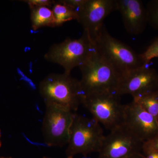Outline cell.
I'll return each mask as SVG.
<instances>
[{"mask_svg": "<svg viewBox=\"0 0 158 158\" xmlns=\"http://www.w3.org/2000/svg\"><path fill=\"white\" fill-rule=\"evenodd\" d=\"M39 91L45 106L54 105L76 113L85 94L80 80L64 73H51L40 83Z\"/></svg>", "mask_w": 158, "mask_h": 158, "instance_id": "cell-1", "label": "cell"}, {"mask_svg": "<svg viewBox=\"0 0 158 158\" xmlns=\"http://www.w3.org/2000/svg\"><path fill=\"white\" fill-rule=\"evenodd\" d=\"M80 80L86 94L101 92H115L121 76L99 52L95 44L86 62L79 67Z\"/></svg>", "mask_w": 158, "mask_h": 158, "instance_id": "cell-2", "label": "cell"}, {"mask_svg": "<svg viewBox=\"0 0 158 158\" xmlns=\"http://www.w3.org/2000/svg\"><path fill=\"white\" fill-rule=\"evenodd\" d=\"M105 137L98 122L75 113L65 151L67 158H73L78 154L86 157L91 153H98Z\"/></svg>", "mask_w": 158, "mask_h": 158, "instance_id": "cell-3", "label": "cell"}, {"mask_svg": "<svg viewBox=\"0 0 158 158\" xmlns=\"http://www.w3.org/2000/svg\"><path fill=\"white\" fill-rule=\"evenodd\" d=\"M96 48L121 76L146 65L141 54L113 37L104 26L94 40Z\"/></svg>", "mask_w": 158, "mask_h": 158, "instance_id": "cell-4", "label": "cell"}, {"mask_svg": "<svg viewBox=\"0 0 158 158\" xmlns=\"http://www.w3.org/2000/svg\"><path fill=\"white\" fill-rule=\"evenodd\" d=\"M94 42L86 31L78 39L66 38L64 41L53 44L45 55L48 62L61 65L65 73L71 74L72 70L82 66L93 50Z\"/></svg>", "mask_w": 158, "mask_h": 158, "instance_id": "cell-5", "label": "cell"}, {"mask_svg": "<svg viewBox=\"0 0 158 158\" xmlns=\"http://www.w3.org/2000/svg\"><path fill=\"white\" fill-rule=\"evenodd\" d=\"M115 92H101L86 94L82 105L92 118L106 129L112 131L124 124L125 105Z\"/></svg>", "mask_w": 158, "mask_h": 158, "instance_id": "cell-6", "label": "cell"}, {"mask_svg": "<svg viewBox=\"0 0 158 158\" xmlns=\"http://www.w3.org/2000/svg\"><path fill=\"white\" fill-rule=\"evenodd\" d=\"M45 106L42 126L44 142L50 147H62L68 143L75 113L59 106Z\"/></svg>", "mask_w": 158, "mask_h": 158, "instance_id": "cell-7", "label": "cell"}, {"mask_svg": "<svg viewBox=\"0 0 158 158\" xmlns=\"http://www.w3.org/2000/svg\"><path fill=\"white\" fill-rule=\"evenodd\" d=\"M144 142L125 123L105 136L98 158H127L142 153Z\"/></svg>", "mask_w": 158, "mask_h": 158, "instance_id": "cell-8", "label": "cell"}, {"mask_svg": "<svg viewBox=\"0 0 158 158\" xmlns=\"http://www.w3.org/2000/svg\"><path fill=\"white\" fill-rule=\"evenodd\" d=\"M115 10L116 0H86L77 11V20L94 41L104 26L106 18Z\"/></svg>", "mask_w": 158, "mask_h": 158, "instance_id": "cell-9", "label": "cell"}, {"mask_svg": "<svg viewBox=\"0 0 158 158\" xmlns=\"http://www.w3.org/2000/svg\"><path fill=\"white\" fill-rule=\"evenodd\" d=\"M158 90V73L146 65L122 77L116 93L120 96L129 94L134 98Z\"/></svg>", "mask_w": 158, "mask_h": 158, "instance_id": "cell-10", "label": "cell"}, {"mask_svg": "<svg viewBox=\"0 0 158 158\" xmlns=\"http://www.w3.org/2000/svg\"><path fill=\"white\" fill-rule=\"evenodd\" d=\"M124 123L144 142L158 135L157 118L133 100L125 105Z\"/></svg>", "mask_w": 158, "mask_h": 158, "instance_id": "cell-11", "label": "cell"}, {"mask_svg": "<svg viewBox=\"0 0 158 158\" xmlns=\"http://www.w3.org/2000/svg\"><path fill=\"white\" fill-rule=\"evenodd\" d=\"M116 10L121 14L127 31L132 35L144 32L147 24L146 7L141 0H116Z\"/></svg>", "mask_w": 158, "mask_h": 158, "instance_id": "cell-12", "label": "cell"}, {"mask_svg": "<svg viewBox=\"0 0 158 158\" xmlns=\"http://www.w3.org/2000/svg\"><path fill=\"white\" fill-rule=\"evenodd\" d=\"M30 9L31 27L34 31L44 27H56L52 10L49 7H34Z\"/></svg>", "mask_w": 158, "mask_h": 158, "instance_id": "cell-13", "label": "cell"}, {"mask_svg": "<svg viewBox=\"0 0 158 158\" xmlns=\"http://www.w3.org/2000/svg\"><path fill=\"white\" fill-rule=\"evenodd\" d=\"M52 10L56 27H60L64 23L77 19V12L61 1H55Z\"/></svg>", "mask_w": 158, "mask_h": 158, "instance_id": "cell-14", "label": "cell"}, {"mask_svg": "<svg viewBox=\"0 0 158 158\" xmlns=\"http://www.w3.org/2000/svg\"><path fill=\"white\" fill-rule=\"evenodd\" d=\"M133 101L147 113L157 118L158 117V90L135 97Z\"/></svg>", "mask_w": 158, "mask_h": 158, "instance_id": "cell-15", "label": "cell"}, {"mask_svg": "<svg viewBox=\"0 0 158 158\" xmlns=\"http://www.w3.org/2000/svg\"><path fill=\"white\" fill-rule=\"evenodd\" d=\"M148 23L158 30V0H151L146 6Z\"/></svg>", "mask_w": 158, "mask_h": 158, "instance_id": "cell-16", "label": "cell"}, {"mask_svg": "<svg viewBox=\"0 0 158 158\" xmlns=\"http://www.w3.org/2000/svg\"><path fill=\"white\" fill-rule=\"evenodd\" d=\"M141 55L147 65L152 59L158 58V37L152 41L146 50Z\"/></svg>", "mask_w": 158, "mask_h": 158, "instance_id": "cell-17", "label": "cell"}, {"mask_svg": "<svg viewBox=\"0 0 158 158\" xmlns=\"http://www.w3.org/2000/svg\"><path fill=\"white\" fill-rule=\"evenodd\" d=\"M152 152H158V135L143 144L142 154Z\"/></svg>", "mask_w": 158, "mask_h": 158, "instance_id": "cell-18", "label": "cell"}, {"mask_svg": "<svg viewBox=\"0 0 158 158\" xmlns=\"http://www.w3.org/2000/svg\"><path fill=\"white\" fill-rule=\"evenodd\" d=\"M23 2L29 5L30 8L40 6H45L50 8L52 7L55 2V1L50 0H27L23 1Z\"/></svg>", "mask_w": 158, "mask_h": 158, "instance_id": "cell-19", "label": "cell"}, {"mask_svg": "<svg viewBox=\"0 0 158 158\" xmlns=\"http://www.w3.org/2000/svg\"><path fill=\"white\" fill-rule=\"evenodd\" d=\"M86 0H62L65 5L77 11L86 2Z\"/></svg>", "mask_w": 158, "mask_h": 158, "instance_id": "cell-20", "label": "cell"}, {"mask_svg": "<svg viewBox=\"0 0 158 158\" xmlns=\"http://www.w3.org/2000/svg\"><path fill=\"white\" fill-rule=\"evenodd\" d=\"M143 155L144 158H158V152H152Z\"/></svg>", "mask_w": 158, "mask_h": 158, "instance_id": "cell-21", "label": "cell"}, {"mask_svg": "<svg viewBox=\"0 0 158 158\" xmlns=\"http://www.w3.org/2000/svg\"><path fill=\"white\" fill-rule=\"evenodd\" d=\"M127 158H144V157L142 153H136Z\"/></svg>", "mask_w": 158, "mask_h": 158, "instance_id": "cell-22", "label": "cell"}, {"mask_svg": "<svg viewBox=\"0 0 158 158\" xmlns=\"http://www.w3.org/2000/svg\"><path fill=\"white\" fill-rule=\"evenodd\" d=\"M2 133H1V130H0V148L2 146Z\"/></svg>", "mask_w": 158, "mask_h": 158, "instance_id": "cell-23", "label": "cell"}, {"mask_svg": "<svg viewBox=\"0 0 158 158\" xmlns=\"http://www.w3.org/2000/svg\"><path fill=\"white\" fill-rule=\"evenodd\" d=\"M0 158H12L11 157L0 156Z\"/></svg>", "mask_w": 158, "mask_h": 158, "instance_id": "cell-24", "label": "cell"}, {"mask_svg": "<svg viewBox=\"0 0 158 158\" xmlns=\"http://www.w3.org/2000/svg\"><path fill=\"white\" fill-rule=\"evenodd\" d=\"M43 158H51V157H48V156H44V157Z\"/></svg>", "mask_w": 158, "mask_h": 158, "instance_id": "cell-25", "label": "cell"}, {"mask_svg": "<svg viewBox=\"0 0 158 158\" xmlns=\"http://www.w3.org/2000/svg\"><path fill=\"white\" fill-rule=\"evenodd\" d=\"M157 120L158 125V117L157 118Z\"/></svg>", "mask_w": 158, "mask_h": 158, "instance_id": "cell-26", "label": "cell"}]
</instances>
